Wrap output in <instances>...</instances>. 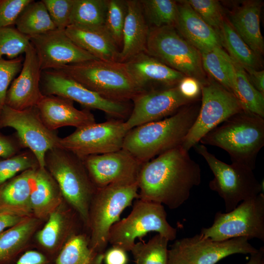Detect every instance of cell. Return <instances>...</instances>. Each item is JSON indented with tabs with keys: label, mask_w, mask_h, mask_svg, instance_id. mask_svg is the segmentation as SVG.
I'll list each match as a JSON object with an SVG mask.
<instances>
[{
	"label": "cell",
	"mask_w": 264,
	"mask_h": 264,
	"mask_svg": "<svg viewBox=\"0 0 264 264\" xmlns=\"http://www.w3.org/2000/svg\"><path fill=\"white\" fill-rule=\"evenodd\" d=\"M201 54L204 70L232 92L235 72L232 59L228 53L221 47H216Z\"/></svg>",
	"instance_id": "836d02e7"
},
{
	"label": "cell",
	"mask_w": 264,
	"mask_h": 264,
	"mask_svg": "<svg viewBox=\"0 0 264 264\" xmlns=\"http://www.w3.org/2000/svg\"><path fill=\"white\" fill-rule=\"evenodd\" d=\"M128 132L125 121L110 118L76 129L71 134L60 138L59 146L83 158L122 149Z\"/></svg>",
	"instance_id": "5bb4252c"
},
{
	"label": "cell",
	"mask_w": 264,
	"mask_h": 264,
	"mask_svg": "<svg viewBox=\"0 0 264 264\" xmlns=\"http://www.w3.org/2000/svg\"><path fill=\"white\" fill-rule=\"evenodd\" d=\"M126 2L127 10L119 57V62L122 63L141 52H146L150 29L140 0H127Z\"/></svg>",
	"instance_id": "d4e9b609"
},
{
	"label": "cell",
	"mask_w": 264,
	"mask_h": 264,
	"mask_svg": "<svg viewBox=\"0 0 264 264\" xmlns=\"http://www.w3.org/2000/svg\"><path fill=\"white\" fill-rule=\"evenodd\" d=\"M25 149L23 143L16 132L8 135L0 132V158L10 157Z\"/></svg>",
	"instance_id": "f6af8a7d"
},
{
	"label": "cell",
	"mask_w": 264,
	"mask_h": 264,
	"mask_svg": "<svg viewBox=\"0 0 264 264\" xmlns=\"http://www.w3.org/2000/svg\"><path fill=\"white\" fill-rule=\"evenodd\" d=\"M127 10L126 0H108L104 27L119 49L122 45Z\"/></svg>",
	"instance_id": "f35d334b"
},
{
	"label": "cell",
	"mask_w": 264,
	"mask_h": 264,
	"mask_svg": "<svg viewBox=\"0 0 264 264\" xmlns=\"http://www.w3.org/2000/svg\"><path fill=\"white\" fill-rule=\"evenodd\" d=\"M199 143L220 148L228 154L232 163L253 170L264 145V118L242 110L208 132Z\"/></svg>",
	"instance_id": "3957f363"
},
{
	"label": "cell",
	"mask_w": 264,
	"mask_h": 264,
	"mask_svg": "<svg viewBox=\"0 0 264 264\" xmlns=\"http://www.w3.org/2000/svg\"><path fill=\"white\" fill-rule=\"evenodd\" d=\"M140 2L149 27H175L178 16L177 1L141 0Z\"/></svg>",
	"instance_id": "d590c367"
},
{
	"label": "cell",
	"mask_w": 264,
	"mask_h": 264,
	"mask_svg": "<svg viewBox=\"0 0 264 264\" xmlns=\"http://www.w3.org/2000/svg\"><path fill=\"white\" fill-rule=\"evenodd\" d=\"M104 253L89 246V237L77 232L66 242L55 260V264H103Z\"/></svg>",
	"instance_id": "f546056e"
},
{
	"label": "cell",
	"mask_w": 264,
	"mask_h": 264,
	"mask_svg": "<svg viewBox=\"0 0 264 264\" xmlns=\"http://www.w3.org/2000/svg\"><path fill=\"white\" fill-rule=\"evenodd\" d=\"M132 101L131 112L125 121L128 131L137 126L164 119L193 102L181 93L177 86L143 91Z\"/></svg>",
	"instance_id": "9a60e30c"
},
{
	"label": "cell",
	"mask_w": 264,
	"mask_h": 264,
	"mask_svg": "<svg viewBox=\"0 0 264 264\" xmlns=\"http://www.w3.org/2000/svg\"><path fill=\"white\" fill-rule=\"evenodd\" d=\"M246 264H264V246H261L256 252L251 254Z\"/></svg>",
	"instance_id": "f5cc1de1"
},
{
	"label": "cell",
	"mask_w": 264,
	"mask_h": 264,
	"mask_svg": "<svg viewBox=\"0 0 264 264\" xmlns=\"http://www.w3.org/2000/svg\"><path fill=\"white\" fill-rule=\"evenodd\" d=\"M127 251L117 246H112L104 253L105 264H127L128 257Z\"/></svg>",
	"instance_id": "c3c4849f"
},
{
	"label": "cell",
	"mask_w": 264,
	"mask_h": 264,
	"mask_svg": "<svg viewBox=\"0 0 264 264\" xmlns=\"http://www.w3.org/2000/svg\"><path fill=\"white\" fill-rule=\"evenodd\" d=\"M24 54L20 74L11 83L5 99V105L17 110L36 106L44 95L40 87L42 70L36 50L31 43Z\"/></svg>",
	"instance_id": "d6986e66"
},
{
	"label": "cell",
	"mask_w": 264,
	"mask_h": 264,
	"mask_svg": "<svg viewBox=\"0 0 264 264\" xmlns=\"http://www.w3.org/2000/svg\"><path fill=\"white\" fill-rule=\"evenodd\" d=\"M29 37L42 71L97 59L77 45L65 30L55 29Z\"/></svg>",
	"instance_id": "ac0fdd59"
},
{
	"label": "cell",
	"mask_w": 264,
	"mask_h": 264,
	"mask_svg": "<svg viewBox=\"0 0 264 264\" xmlns=\"http://www.w3.org/2000/svg\"><path fill=\"white\" fill-rule=\"evenodd\" d=\"M123 63L143 91L176 87L185 76L146 52H141Z\"/></svg>",
	"instance_id": "ffe728a7"
},
{
	"label": "cell",
	"mask_w": 264,
	"mask_h": 264,
	"mask_svg": "<svg viewBox=\"0 0 264 264\" xmlns=\"http://www.w3.org/2000/svg\"><path fill=\"white\" fill-rule=\"evenodd\" d=\"M41 221L31 215L0 232V262L10 259L25 248Z\"/></svg>",
	"instance_id": "f1b7e54d"
},
{
	"label": "cell",
	"mask_w": 264,
	"mask_h": 264,
	"mask_svg": "<svg viewBox=\"0 0 264 264\" xmlns=\"http://www.w3.org/2000/svg\"><path fill=\"white\" fill-rule=\"evenodd\" d=\"M30 200L32 215L41 220L64 200L58 184L45 167L35 171Z\"/></svg>",
	"instance_id": "4316f807"
},
{
	"label": "cell",
	"mask_w": 264,
	"mask_h": 264,
	"mask_svg": "<svg viewBox=\"0 0 264 264\" xmlns=\"http://www.w3.org/2000/svg\"><path fill=\"white\" fill-rule=\"evenodd\" d=\"M194 11L220 35L225 18L221 5L216 0H185Z\"/></svg>",
	"instance_id": "60d3db41"
},
{
	"label": "cell",
	"mask_w": 264,
	"mask_h": 264,
	"mask_svg": "<svg viewBox=\"0 0 264 264\" xmlns=\"http://www.w3.org/2000/svg\"><path fill=\"white\" fill-rule=\"evenodd\" d=\"M36 107L42 121L51 131L65 126L78 129L96 122L90 110H78L73 101L63 97L44 95Z\"/></svg>",
	"instance_id": "44dd1931"
},
{
	"label": "cell",
	"mask_w": 264,
	"mask_h": 264,
	"mask_svg": "<svg viewBox=\"0 0 264 264\" xmlns=\"http://www.w3.org/2000/svg\"><path fill=\"white\" fill-rule=\"evenodd\" d=\"M82 159L97 189L115 183L137 181L142 165L123 149Z\"/></svg>",
	"instance_id": "e0dca14e"
},
{
	"label": "cell",
	"mask_w": 264,
	"mask_h": 264,
	"mask_svg": "<svg viewBox=\"0 0 264 264\" xmlns=\"http://www.w3.org/2000/svg\"><path fill=\"white\" fill-rule=\"evenodd\" d=\"M56 29L65 30L70 25L74 0H43Z\"/></svg>",
	"instance_id": "b9f144b4"
},
{
	"label": "cell",
	"mask_w": 264,
	"mask_h": 264,
	"mask_svg": "<svg viewBox=\"0 0 264 264\" xmlns=\"http://www.w3.org/2000/svg\"><path fill=\"white\" fill-rule=\"evenodd\" d=\"M262 2L247 0L229 14V22L246 44L258 55L264 52V41L260 29Z\"/></svg>",
	"instance_id": "484cf974"
},
{
	"label": "cell",
	"mask_w": 264,
	"mask_h": 264,
	"mask_svg": "<svg viewBox=\"0 0 264 264\" xmlns=\"http://www.w3.org/2000/svg\"><path fill=\"white\" fill-rule=\"evenodd\" d=\"M65 31L77 45L97 59L119 62L120 50L104 26L69 25Z\"/></svg>",
	"instance_id": "cb8c5ba5"
},
{
	"label": "cell",
	"mask_w": 264,
	"mask_h": 264,
	"mask_svg": "<svg viewBox=\"0 0 264 264\" xmlns=\"http://www.w3.org/2000/svg\"><path fill=\"white\" fill-rule=\"evenodd\" d=\"M32 0H0V28L12 26Z\"/></svg>",
	"instance_id": "ee69618b"
},
{
	"label": "cell",
	"mask_w": 264,
	"mask_h": 264,
	"mask_svg": "<svg viewBox=\"0 0 264 264\" xmlns=\"http://www.w3.org/2000/svg\"><path fill=\"white\" fill-rule=\"evenodd\" d=\"M76 216L64 200L50 214L43 227L36 232L38 243L48 252L60 251L68 239L78 232Z\"/></svg>",
	"instance_id": "603a6c76"
},
{
	"label": "cell",
	"mask_w": 264,
	"mask_h": 264,
	"mask_svg": "<svg viewBox=\"0 0 264 264\" xmlns=\"http://www.w3.org/2000/svg\"><path fill=\"white\" fill-rule=\"evenodd\" d=\"M155 232L169 241L176 237L177 230L167 220L163 205L137 198L130 214L111 227L108 242L112 246L130 251L137 238Z\"/></svg>",
	"instance_id": "ba28073f"
},
{
	"label": "cell",
	"mask_w": 264,
	"mask_h": 264,
	"mask_svg": "<svg viewBox=\"0 0 264 264\" xmlns=\"http://www.w3.org/2000/svg\"><path fill=\"white\" fill-rule=\"evenodd\" d=\"M7 127L16 130L25 148L36 156L40 167H45L46 152L60 147L57 131L45 126L36 106L17 110L4 105L0 109V129Z\"/></svg>",
	"instance_id": "4fadbf2b"
},
{
	"label": "cell",
	"mask_w": 264,
	"mask_h": 264,
	"mask_svg": "<svg viewBox=\"0 0 264 264\" xmlns=\"http://www.w3.org/2000/svg\"><path fill=\"white\" fill-rule=\"evenodd\" d=\"M44 165L58 184L65 201L88 228L90 204L97 188L83 159L65 149L57 147L46 152Z\"/></svg>",
	"instance_id": "277c9868"
},
{
	"label": "cell",
	"mask_w": 264,
	"mask_h": 264,
	"mask_svg": "<svg viewBox=\"0 0 264 264\" xmlns=\"http://www.w3.org/2000/svg\"><path fill=\"white\" fill-rule=\"evenodd\" d=\"M177 86L181 93L193 102L196 100L201 95V84L193 77L184 76Z\"/></svg>",
	"instance_id": "bcb514c9"
},
{
	"label": "cell",
	"mask_w": 264,
	"mask_h": 264,
	"mask_svg": "<svg viewBox=\"0 0 264 264\" xmlns=\"http://www.w3.org/2000/svg\"><path fill=\"white\" fill-rule=\"evenodd\" d=\"M56 70L102 97L114 101L129 102L143 91L124 63L118 62L96 59L67 65Z\"/></svg>",
	"instance_id": "5b68a950"
},
{
	"label": "cell",
	"mask_w": 264,
	"mask_h": 264,
	"mask_svg": "<svg viewBox=\"0 0 264 264\" xmlns=\"http://www.w3.org/2000/svg\"><path fill=\"white\" fill-rule=\"evenodd\" d=\"M171 247L195 264H216L231 255H251L258 250L246 238L215 241L200 233L176 240Z\"/></svg>",
	"instance_id": "2e32d148"
},
{
	"label": "cell",
	"mask_w": 264,
	"mask_h": 264,
	"mask_svg": "<svg viewBox=\"0 0 264 264\" xmlns=\"http://www.w3.org/2000/svg\"><path fill=\"white\" fill-rule=\"evenodd\" d=\"M201 179L200 166L180 145L142 165L137 178L138 198L175 209L188 199Z\"/></svg>",
	"instance_id": "6da1fadb"
},
{
	"label": "cell",
	"mask_w": 264,
	"mask_h": 264,
	"mask_svg": "<svg viewBox=\"0 0 264 264\" xmlns=\"http://www.w3.org/2000/svg\"><path fill=\"white\" fill-rule=\"evenodd\" d=\"M193 148L204 159L212 172L214 177L209 183V188L223 200L226 212L262 193L263 187L251 169L238 163L227 164L200 143Z\"/></svg>",
	"instance_id": "52a82bcc"
},
{
	"label": "cell",
	"mask_w": 264,
	"mask_h": 264,
	"mask_svg": "<svg viewBox=\"0 0 264 264\" xmlns=\"http://www.w3.org/2000/svg\"><path fill=\"white\" fill-rule=\"evenodd\" d=\"M167 264H195L189 261L176 250L171 247L168 250Z\"/></svg>",
	"instance_id": "816d5d0a"
},
{
	"label": "cell",
	"mask_w": 264,
	"mask_h": 264,
	"mask_svg": "<svg viewBox=\"0 0 264 264\" xmlns=\"http://www.w3.org/2000/svg\"><path fill=\"white\" fill-rule=\"evenodd\" d=\"M40 167L35 154L26 149L10 157L0 159V185L18 174Z\"/></svg>",
	"instance_id": "74e56055"
},
{
	"label": "cell",
	"mask_w": 264,
	"mask_h": 264,
	"mask_svg": "<svg viewBox=\"0 0 264 264\" xmlns=\"http://www.w3.org/2000/svg\"><path fill=\"white\" fill-rule=\"evenodd\" d=\"M244 69L251 84L256 89L264 94V70H256L249 68Z\"/></svg>",
	"instance_id": "f907efd6"
},
{
	"label": "cell",
	"mask_w": 264,
	"mask_h": 264,
	"mask_svg": "<svg viewBox=\"0 0 264 264\" xmlns=\"http://www.w3.org/2000/svg\"><path fill=\"white\" fill-rule=\"evenodd\" d=\"M36 169L22 172L0 185V208L32 215L30 197Z\"/></svg>",
	"instance_id": "83f0119b"
},
{
	"label": "cell",
	"mask_w": 264,
	"mask_h": 264,
	"mask_svg": "<svg viewBox=\"0 0 264 264\" xmlns=\"http://www.w3.org/2000/svg\"><path fill=\"white\" fill-rule=\"evenodd\" d=\"M146 52L186 76L205 83L201 54L174 26L150 27Z\"/></svg>",
	"instance_id": "9c48e42d"
},
{
	"label": "cell",
	"mask_w": 264,
	"mask_h": 264,
	"mask_svg": "<svg viewBox=\"0 0 264 264\" xmlns=\"http://www.w3.org/2000/svg\"><path fill=\"white\" fill-rule=\"evenodd\" d=\"M220 36L222 47L227 50L229 56L244 68L260 70V56L256 54L235 30L227 18H225Z\"/></svg>",
	"instance_id": "1f68e13d"
},
{
	"label": "cell",
	"mask_w": 264,
	"mask_h": 264,
	"mask_svg": "<svg viewBox=\"0 0 264 264\" xmlns=\"http://www.w3.org/2000/svg\"><path fill=\"white\" fill-rule=\"evenodd\" d=\"M232 61L235 74L232 82V92L243 110L264 118V94L251 84L243 67L233 59Z\"/></svg>",
	"instance_id": "4dcf8cb0"
},
{
	"label": "cell",
	"mask_w": 264,
	"mask_h": 264,
	"mask_svg": "<svg viewBox=\"0 0 264 264\" xmlns=\"http://www.w3.org/2000/svg\"><path fill=\"white\" fill-rule=\"evenodd\" d=\"M177 2L178 16L175 27L178 33L201 54L216 47L222 48L219 34L185 0Z\"/></svg>",
	"instance_id": "7402d4cb"
},
{
	"label": "cell",
	"mask_w": 264,
	"mask_h": 264,
	"mask_svg": "<svg viewBox=\"0 0 264 264\" xmlns=\"http://www.w3.org/2000/svg\"><path fill=\"white\" fill-rule=\"evenodd\" d=\"M23 61L21 56L9 60L0 57V109L5 105L7 91L15 77L21 71Z\"/></svg>",
	"instance_id": "7bdbcfd3"
},
{
	"label": "cell",
	"mask_w": 264,
	"mask_h": 264,
	"mask_svg": "<svg viewBox=\"0 0 264 264\" xmlns=\"http://www.w3.org/2000/svg\"><path fill=\"white\" fill-rule=\"evenodd\" d=\"M108 0H74L70 25L104 26Z\"/></svg>",
	"instance_id": "e575fe53"
},
{
	"label": "cell",
	"mask_w": 264,
	"mask_h": 264,
	"mask_svg": "<svg viewBox=\"0 0 264 264\" xmlns=\"http://www.w3.org/2000/svg\"><path fill=\"white\" fill-rule=\"evenodd\" d=\"M15 25L20 32L28 37L56 29L42 0H32L22 12Z\"/></svg>",
	"instance_id": "d6a6232c"
},
{
	"label": "cell",
	"mask_w": 264,
	"mask_h": 264,
	"mask_svg": "<svg viewBox=\"0 0 264 264\" xmlns=\"http://www.w3.org/2000/svg\"><path fill=\"white\" fill-rule=\"evenodd\" d=\"M201 89L198 113L181 145L188 152L208 132L243 110L235 95L216 81H206Z\"/></svg>",
	"instance_id": "8fae6325"
},
{
	"label": "cell",
	"mask_w": 264,
	"mask_h": 264,
	"mask_svg": "<svg viewBox=\"0 0 264 264\" xmlns=\"http://www.w3.org/2000/svg\"><path fill=\"white\" fill-rule=\"evenodd\" d=\"M30 43L29 37L20 32L16 27L0 28V57L17 58L25 52Z\"/></svg>",
	"instance_id": "ab89813d"
},
{
	"label": "cell",
	"mask_w": 264,
	"mask_h": 264,
	"mask_svg": "<svg viewBox=\"0 0 264 264\" xmlns=\"http://www.w3.org/2000/svg\"><path fill=\"white\" fill-rule=\"evenodd\" d=\"M40 87L44 95H57L81 104L85 108L101 110L110 119L125 121L132 107L129 102L106 99L87 88L63 72L56 69L42 71Z\"/></svg>",
	"instance_id": "7c38bea8"
},
{
	"label": "cell",
	"mask_w": 264,
	"mask_h": 264,
	"mask_svg": "<svg viewBox=\"0 0 264 264\" xmlns=\"http://www.w3.org/2000/svg\"><path fill=\"white\" fill-rule=\"evenodd\" d=\"M200 106L190 103L173 115L129 130L122 149L140 163L181 145L194 123Z\"/></svg>",
	"instance_id": "7a4b0ae2"
},
{
	"label": "cell",
	"mask_w": 264,
	"mask_h": 264,
	"mask_svg": "<svg viewBox=\"0 0 264 264\" xmlns=\"http://www.w3.org/2000/svg\"><path fill=\"white\" fill-rule=\"evenodd\" d=\"M200 233L215 241L244 237L264 242V193L242 202L229 212H217L212 225L202 228Z\"/></svg>",
	"instance_id": "30bf717a"
},
{
	"label": "cell",
	"mask_w": 264,
	"mask_h": 264,
	"mask_svg": "<svg viewBox=\"0 0 264 264\" xmlns=\"http://www.w3.org/2000/svg\"><path fill=\"white\" fill-rule=\"evenodd\" d=\"M27 217L10 210L0 208V233L14 226Z\"/></svg>",
	"instance_id": "7dc6e473"
},
{
	"label": "cell",
	"mask_w": 264,
	"mask_h": 264,
	"mask_svg": "<svg viewBox=\"0 0 264 264\" xmlns=\"http://www.w3.org/2000/svg\"><path fill=\"white\" fill-rule=\"evenodd\" d=\"M15 264H50L46 257L36 250L24 252Z\"/></svg>",
	"instance_id": "681fc988"
},
{
	"label": "cell",
	"mask_w": 264,
	"mask_h": 264,
	"mask_svg": "<svg viewBox=\"0 0 264 264\" xmlns=\"http://www.w3.org/2000/svg\"><path fill=\"white\" fill-rule=\"evenodd\" d=\"M139 198L137 181L115 183L97 188L91 201L88 213L89 246L104 253L112 226L120 220L123 211Z\"/></svg>",
	"instance_id": "8992f818"
},
{
	"label": "cell",
	"mask_w": 264,
	"mask_h": 264,
	"mask_svg": "<svg viewBox=\"0 0 264 264\" xmlns=\"http://www.w3.org/2000/svg\"><path fill=\"white\" fill-rule=\"evenodd\" d=\"M169 241L157 234L146 242H135L130 251L135 264H167Z\"/></svg>",
	"instance_id": "8d00e7d4"
}]
</instances>
